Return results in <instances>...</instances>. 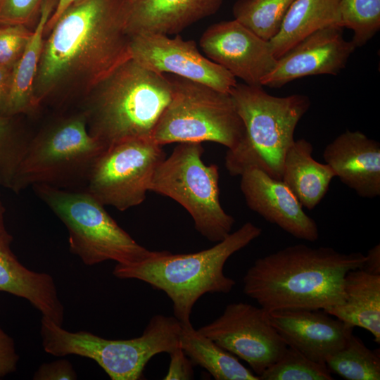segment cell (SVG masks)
Returning <instances> with one entry per match:
<instances>
[{
	"mask_svg": "<svg viewBox=\"0 0 380 380\" xmlns=\"http://www.w3.org/2000/svg\"><path fill=\"white\" fill-rule=\"evenodd\" d=\"M49 32L34 83L36 108L53 97L89 93L131 58L123 0H80Z\"/></svg>",
	"mask_w": 380,
	"mask_h": 380,
	"instance_id": "6da1fadb",
	"label": "cell"
},
{
	"mask_svg": "<svg viewBox=\"0 0 380 380\" xmlns=\"http://www.w3.org/2000/svg\"><path fill=\"white\" fill-rule=\"evenodd\" d=\"M365 255L299 243L255 260L243 279L244 293L268 312L326 310L344 303L346 274Z\"/></svg>",
	"mask_w": 380,
	"mask_h": 380,
	"instance_id": "7a4b0ae2",
	"label": "cell"
},
{
	"mask_svg": "<svg viewBox=\"0 0 380 380\" xmlns=\"http://www.w3.org/2000/svg\"><path fill=\"white\" fill-rule=\"evenodd\" d=\"M262 229L248 222L215 246L198 252L154 251L131 265L116 264L113 274L121 279H137L163 291L172 303L174 317L191 324L194 305L205 293H229L235 281L224 273L227 260L258 238Z\"/></svg>",
	"mask_w": 380,
	"mask_h": 380,
	"instance_id": "3957f363",
	"label": "cell"
},
{
	"mask_svg": "<svg viewBox=\"0 0 380 380\" xmlns=\"http://www.w3.org/2000/svg\"><path fill=\"white\" fill-rule=\"evenodd\" d=\"M171 95L168 76L129 58L89 93L83 110L89 132L106 148L127 139H151Z\"/></svg>",
	"mask_w": 380,
	"mask_h": 380,
	"instance_id": "277c9868",
	"label": "cell"
},
{
	"mask_svg": "<svg viewBox=\"0 0 380 380\" xmlns=\"http://www.w3.org/2000/svg\"><path fill=\"white\" fill-rule=\"evenodd\" d=\"M230 94L241 118L245 135L239 145L228 150L224 165L232 176L256 167L271 177L281 179L285 154L294 141V132L310 107L303 94L279 97L262 86L237 83Z\"/></svg>",
	"mask_w": 380,
	"mask_h": 380,
	"instance_id": "5b68a950",
	"label": "cell"
},
{
	"mask_svg": "<svg viewBox=\"0 0 380 380\" xmlns=\"http://www.w3.org/2000/svg\"><path fill=\"white\" fill-rule=\"evenodd\" d=\"M182 323L174 316L156 315L140 336L107 339L84 331H70L42 317L40 335L46 353L79 355L94 360L112 380H138L154 355L180 346Z\"/></svg>",
	"mask_w": 380,
	"mask_h": 380,
	"instance_id": "8992f818",
	"label": "cell"
},
{
	"mask_svg": "<svg viewBox=\"0 0 380 380\" xmlns=\"http://www.w3.org/2000/svg\"><path fill=\"white\" fill-rule=\"evenodd\" d=\"M36 194L66 227L69 249L89 266L113 260L131 265L154 253L138 243L86 190L46 184L32 186Z\"/></svg>",
	"mask_w": 380,
	"mask_h": 380,
	"instance_id": "52a82bcc",
	"label": "cell"
},
{
	"mask_svg": "<svg viewBox=\"0 0 380 380\" xmlns=\"http://www.w3.org/2000/svg\"><path fill=\"white\" fill-rule=\"evenodd\" d=\"M171 99L151 136L156 144L212 141L236 148L245 127L230 94L179 76H168Z\"/></svg>",
	"mask_w": 380,
	"mask_h": 380,
	"instance_id": "ba28073f",
	"label": "cell"
},
{
	"mask_svg": "<svg viewBox=\"0 0 380 380\" xmlns=\"http://www.w3.org/2000/svg\"><path fill=\"white\" fill-rule=\"evenodd\" d=\"M104 145L89 132L84 111L64 118L29 141L12 190L46 184L69 189L87 185Z\"/></svg>",
	"mask_w": 380,
	"mask_h": 380,
	"instance_id": "9c48e42d",
	"label": "cell"
},
{
	"mask_svg": "<svg viewBox=\"0 0 380 380\" xmlns=\"http://www.w3.org/2000/svg\"><path fill=\"white\" fill-rule=\"evenodd\" d=\"M203 152L201 143H179L156 169L149 191L179 203L191 216L196 230L217 243L232 232L235 220L220 203L219 168L203 163Z\"/></svg>",
	"mask_w": 380,
	"mask_h": 380,
	"instance_id": "30bf717a",
	"label": "cell"
},
{
	"mask_svg": "<svg viewBox=\"0 0 380 380\" xmlns=\"http://www.w3.org/2000/svg\"><path fill=\"white\" fill-rule=\"evenodd\" d=\"M163 146L151 139L124 140L106 147L91 170L86 191L104 205L124 211L141 204L149 191Z\"/></svg>",
	"mask_w": 380,
	"mask_h": 380,
	"instance_id": "8fae6325",
	"label": "cell"
},
{
	"mask_svg": "<svg viewBox=\"0 0 380 380\" xmlns=\"http://www.w3.org/2000/svg\"><path fill=\"white\" fill-rule=\"evenodd\" d=\"M198 330L246 362L259 377L287 348L269 312L243 302L228 304L219 317Z\"/></svg>",
	"mask_w": 380,
	"mask_h": 380,
	"instance_id": "7c38bea8",
	"label": "cell"
},
{
	"mask_svg": "<svg viewBox=\"0 0 380 380\" xmlns=\"http://www.w3.org/2000/svg\"><path fill=\"white\" fill-rule=\"evenodd\" d=\"M131 58L161 74L170 73L230 94L237 82L231 73L203 56L193 40L163 34L131 37Z\"/></svg>",
	"mask_w": 380,
	"mask_h": 380,
	"instance_id": "4fadbf2b",
	"label": "cell"
},
{
	"mask_svg": "<svg viewBox=\"0 0 380 380\" xmlns=\"http://www.w3.org/2000/svg\"><path fill=\"white\" fill-rule=\"evenodd\" d=\"M199 45L208 58L248 85L261 86L277 63L269 41L235 19L211 25Z\"/></svg>",
	"mask_w": 380,
	"mask_h": 380,
	"instance_id": "5bb4252c",
	"label": "cell"
},
{
	"mask_svg": "<svg viewBox=\"0 0 380 380\" xmlns=\"http://www.w3.org/2000/svg\"><path fill=\"white\" fill-rule=\"evenodd\" d=\"M340 26H329L308 35L277 59L261 86L280 88L307 76L338 75L356 49L343 36Z\"/></svg>",
	"mask_w": 380,
	"mask_h": 380,
	"instance_id": "9a60e30c",
	"label": "cell"
},
{
	"mask_svg": "<svg viewBox=\"0 0 380 380\" xmlns=\"http://www.w3.org/2000/svg\"><path fill=\"white\" fill-rule=\"evenodd\" d=\"M240 176V189L251 210L296 239L310 242L318 239L317 222L304 212L281 179L256 167L246 169Z\"/></svg>",
	"mask_w": 380,
	"mask_h": 380,
	"instance_id": "2e32d148",
	"label": "cell"
},
{
	"mask_svg": "<svg viewBox=\"0 0 380 380\" xmlns=\"http://www.w3.org/2000/svg\"><path fill=\"white\" fill-rule=\"evenodd\" d=\"M269 319L287 346L318 362L326 363L353 331L322 310L269 312Z\"/></svg>",
	"mask_w": 380,
	"mask_h": 380,
	"instance_id": "e0dca14e",
	"label": "cell"
},
{
	"mask_svg": "<svg viewBox=\"0 0 380 380\" xmlns=\"http://www.w3.org/2000/svg\"><path fill=\"white\" fill-rule=\"evenodd\" d=\"M325 163L360 197L380 196V144L360 131L346 130L327 144Z\"/></svg>",
	"mask_w": 380,
	"mask_h": 380,
	"instance_id": "ac0fdd59",
	"label": "cell"
},
{
	"mask_svg": "<svg viewBox=\"0 0 380 380\" xmlns=\"http://www.w3.org/2000/svg\"><path fill=\"white\" fill-rule=\"evenodd\" d=\"M224 0H123L125 28L130 36L176 34L214 15Z\"/></svg>",
	"mask_w": 380,
	"mask_h": 380,
	"instance_id": "d6986e66",
	"label": "cell"
},
{
	"mask_svg": "<svg viewBox=\"0 0 380 380\" xmlns=\"http://www.w3.org/2000/svg\"><path fill=\"white\" fill-rule=\"evenodd\" d=\"M12 241L0 216V291L27 300L42 317L62 326L65 309L53 278L25 267L11 251Z\"/></svg>",
	"mask_w": 380,
	"mask_h": 380,
	"instance_id": "ffe728a7",
	"label": "cell"
},
{
	"mask_svg": "<svg viewBox=\"0 0 380 380\" xmlns=\"http://www.w3.org/2000/svg\"><path fill=\"white\" fill-rule=\"evenodd\" d=\"M312 151L305 139L294 140L285 154L281 173V180L308 210L321 202L335 177L329 165L313 158Z\"/></svg>",
	"mask_w": 380,
	"mask_h": 380,
	"instance_id": "44dd1931",
	"label": "cell"
},
{
	"mask_svg": "<svg viewBox=\"0 0 380 380\" xmlns=\"http://www.w3.org/2000/svg\"><path fill=\"white\" fill-rule=\"evenodd\" d=\"M343 303L325 311L341 320L347 327L363 328L380 343V275L361 269L348 272L344 280Z\"/></svg>",
	"mask_w": 380,
	"mask_h": 380,
	"instance_id": "7402d4cb",
	"label": "cell"
},
{
	"mask_svg": "<svg viewBox=\"0 0 380 380\" xmlns=\"http://www.w3.org/2000/svg\"><path fill=\"white\" fill-rule=\"evenodd\" d=\"M340 0H294L278 33L269 41L277 59L308 35L329 26H341Z\"/></svg>",
	"mask_w": 380,
	"mask_h": 380,
	"instance_id": "603a6c76",
	"label": "cell"
},
{
	"mask_svg": "<svg viewBox=\"0 0 380 380\" xmlns=\"http://www.w3.org/2000/svg\"><path fill=\"white\" fill-rule=\"evenodd\" d=\"M57 0H46L37 25L20 58L15 63L7 108L8 115L30 113L36 109L33 102V87L44 44L46 24Z\"/></svg>",
	"mask_w": 380,
	"mask_h": 380,
	"instance_id": "cb8c5ba5",
	"label": "cell"
},
{
	"mask_svg": "<svg viewBox=\"0 0 380 380\" xmlns=\"http://www.w3.org/2000/svg\"><path fill=\"white\" fill-rule=\"evenodd\" d=\"M180 346L194 366L205 369L216 380H260L236 356L195 329L191 323L182 324Z\"/></svg>",
	"mask_w": 380,
	"mask_h": 380,
	"instance_id": "d4e9b609",
	"label": "cell"
},
{
	"mask_svg": "<svg viewBox=\"0 0 380 380\" xmlns=\"http://www.w3.org/2000/svg\"><path fill=\"white\" fill-rule=\"evenodd\" d=\"M331 373L347 380H379V349L372 350L351 334L345 345L326 360Z\"/></svg>",
	"mask_w": 380,
	"mask_h": 380,
	"instance_id": "484cf974",
	"label": "cell"
},
{
	"mask_svg": "<svg viewBox=\"0 0 380 380\" xmlns=\"http://www.w3.org/2000/svg\"><path fill=\"white\" fill-rule=\"evenodd\" d=\"M294 0H237L234 19L262 39L270 41L279 32Z\"/></svg>",
	"mask_w": 380,
	"mask_h": 380,
	"instance_id": "4316f807",
	"label": "cell"
},
{
	"mask_svg": "<svg viewBox=\"0 0 380 380\" xmlns=\"http://www.w3.org/2000/svg\"><path fill=\"white\" fill-rule=\"evenodd\" d=\"M341 26L353 31L355 48L367 44L380 29V0H340Z\"/></svg>",
	"mask_w": 380,
	"mask_h": 380,
	"instance_id": "83f0119b",
	"label": "cell"
},
{
	"mask_svg": "<svg viewBox=\"0 0 380 380\" xmlns=\"http://www.w3.org/2000/svg\"><path fill=\"white\" fill-rule=\"evenodd\" d=\"M332 379L325 362L312 361L289 346L279 360L260 376V380Z\"/></svg>",
	"mask_w": 380,
	"mask_h": 380,
	"instance_id": "f1b7e54d",
	"label": "cell"
},
{
	"mask_svg": "<svg viewBox=\"0 0 380 380\" xmlns=\"http://www.w3.org/2000/svg\"><path fill=\"white\" fill-rule=\"evenodd\" d=\"M0 113V184L12 189L29 141L15 134L10 117Z\"/></svg>",
	"mask_w": 380,
	"mask_h": 380,
	"instance_id": "f546056e",
	"label": "cell"
},
{
	"mask_svg": "<svg viewBox=\"0 0 380 380\" xmlns=\"http://www.w3.org/2000/svg\"><path fill=\"white\" fill-rule=\"evenodd\" d=\"M32 34L25 25H0V64L14 66Z\"/></svg>",
	"mask_w": 380,
	"mask_h": 380,
	"instance_id": "4dcf8cb0",
	"label": "cell"
},
{
	"mask_svg": "<svg viewBox=\"0 0 380 380\" xmlns=\"http://www.w3.org/2000/svg\"><path fill=\"white\" fill-rule=\"evenodd\" d=\"M46 0H0V25L27 27L37 20Z\"/></svg>",
	"mask_w": 380,
	"mask_h": 380,
	"instance_id": "1f68e13d",
	"label": "cell"
},
{
	"mask_svg": "<svg viewBox=\"0 0 380 380\" xmlns=\"http://www.w3.org/2000/svg\"><path fill=\"white\" fill-rule=\"evenodd\" d=\"M34 380H75L77 375L68 360H58L41 365L33 375Z\"/></svg>",
	"mask_w": 380,
	"mask_h": 380,
	"instance_id": "d6a6232c",
	"label": "cell"
},
{
	"mask_svg": "<svg viewBox=\"0 0 380 380\" xmlns=\"http://www.w3.org/2000/svg\"><path fill=\"white\" fill-rule=\"evenodd\" d=\"M18 360L14 340L0 327V379L15 372Z\"/></svg>",
	"mask_w": 380,
	"mask_h": 380,
	"instance_id": "836d02e7",
	"label": "cell"
},
{
	"mask_svg": "<svg viewBox=\"0 0 380 380\" xmlns=\"http://www.w3.org/2000/svg\"><path fill=\"white\" fill-rule=\"evenodd\" d=\"M170 362L165 380H186L194 379V371L191 360L184 353L181 346L170 354Z\"/></svg>",
	"mask_w": 380,
	"mask_h": 380,
	"instance_id": "e575fe53",
	"label": "cell"
},
{
	"mask_svg": "<svg viewBox=\"0 0 380 380\" xmlns=\"http://www.w3.org/2000/svg\"><path fill=\"white\" fill-rule=\"evenodd\" d=\"M14 66L0 64V113L5 115H7Z\"/></svg>",
	"mask_w": 380,
	"mask_h": 380,
	"instance_id": "d590c367",
	"label": "cell"
},
{
	"mask_svg": "<svg viewBox=\"0 0 380 380\" xmlns=\"http://www.w3.org/2000/svg\"><path fill=\"white\" fill-rule=\"evenodd\" d=\"M367 273L380 275V244L371 248L365 255L364 262L360 268Z\"/></svg>",
	"mask_w": 380,
	"mask_h": 380,
	"instance_id": "8d00e7d4",
	"label": "cell"
},
{
	"mask_svg": "<svg viewBox=\"0 0 380 380\" xmlns=\"http://www.w3.org/2000/svg\"><path fill=\"white\" fill-rule=\"evenodd\" d=\"M80 0H57L52 14L49 18L44 30V33L49 32L61 15L73 4Z\"/></svg>",
	"mask_w": 380,
	"mask_h": 380,
	"instance_id": "74e56055",
	"label": "cell"
},
{
	"mask_svg": "<svg viewBox=\"0 0 380 380\" xmlns=\"http://www.w3.org/2000/svg\"><path fill=\"white\" fill-rule=\"evenodd\" d=\"M4 208L3 207V205L1 203V201L0 200V216H2L4 215Z\"/></svg>",
	"mask_w": 380,
	"mask_h": 380,
	"instance_id": "f35d334b",
	"label": "cell"
}]
</instances>
